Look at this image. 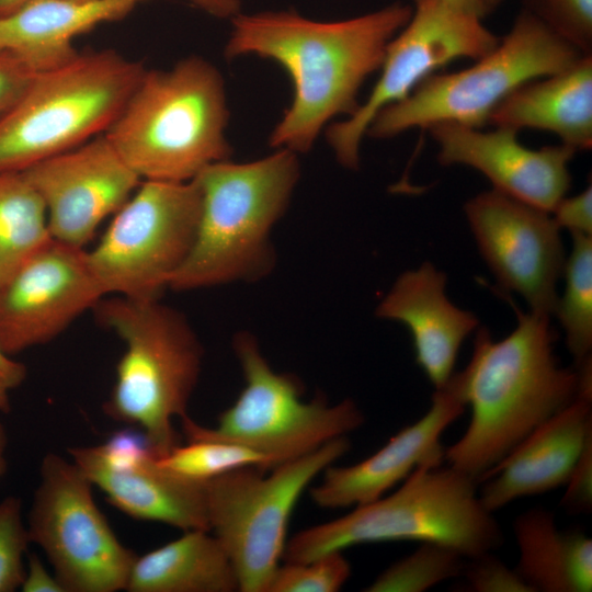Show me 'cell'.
<instances>
[{
	"mask_svg": "<svg viewBox=\"0 0 592 592\" xmlns=\"http://www.w3.org/2000/svg\"><path fill=\"white\" fill-rule=\"evenodd\" d=\"M411 14L412 5L394 3L329 22L292 11L235 15L225 57L272 59L293 82L292 103L270 134V146L307 152L329 121L350 116L361 87L380 68L389 42Z\"/></svg>",
	"mask_w": 592,
	"mask_h": 592,
	"instance_id": "cell-1",
	"label": "cell"
},
{
	"mask_svg": "<svg viewBox=\"0 0 592 592\" xmlns=\"http://www.w3.org/2000/svg\"><path fill=\"white\" fill-rule=\"evenodd\" d=\"M515 328L494 340L478 327L466 367L457 372L470 420L444 460L477 483L523 439L579 394L577 368L555 354L550 316L524 312L511 300Z\"/></svg>",
	"mask_w": 592,
	"mask_h": 592,
	"instance_id": "cell-2",
	"label": "cell"
},
{
	"mask_svg": "<svg viewBox=\"0 0 592 592\" xmlns=\"http://www.w3.org/2000/svg\"><path fill=\"white\" fill-rule=\"evenodd\" d=\"M224 79L200 56L145 69L104 136L144 181L187 182L230 159Z\"/></svg>",
	"mask_w": 592,
	"mask_h": 592,
	"instance_id": "cell-3",
	"label": "cell"
},
{
	"mask_svg": "<svg viewBox=\"0 0 592 592\" xmlns=\"http://www.w3.org/2000/svg\"><path fill=\"white\" fill-rule=\"evenodd\" d=\"M299 174L297 153L283 148L254 161L228 159L205 168L194 179L202 195L195 240L169 288L187 292L266 277L276 262L272 230Z\"/></svg>",
	"mask_w": 592,
	"mask_h": 592,
	"instance_id": "cell-4",
	"label": "cell"
},
{
	"mask_svg": "<svg viewBox=\"0 0 592 592\" xmlns=\"http://www.w3.org/2000/svg\"><path fill=\"white\" fill-rule=\"evenodd\" d=\"M92 310L125 345L103 413L143 431L157 457L168 454L179 445L173 421L187 415L202 372L204 349L195 330L160 298L110 295Z\"/></svg>",
	"mask_w": 592,
	"mask_h": 592,
	"instance_id": "cell-5",
	"label": "cell"
},
{
	"mask_svg": "<svg viewBox=\"0 0 592 592\" xmlns=\"http://www.w3.org/2000/svg\"><path fill=\"white\" fill-rule=\"evenodd\" d=\"M477 482L451 465H422L391 493L287 539L285 562H306L363 544L412 540L454 548L465 558L498 549L502 530Z\"/></svg>",
	"mask_w": 592,
	"mask_h": 592,
	"instance_id": "cell-6",
	"label": "cell"
},
{
	"mask_svg": "<svg viewBox=\"0 0 592 592\" xmlns=\"http://www.w3.org/2000/svg\"><path fill=\"white\" fill-rule=\"evenodd\" d=\"M145 69L116 50L102 49L37 71L0 116V172H22L103 135Z\"/></svg>",
	"mask_w": 592,
	"mask_h": 592,
	"instance_id": "cell-7",
	"label": "cell"
},
{
	"mask_svg": "<svg viewBox=\"0 0 592 592\" xmlns=\"http://www.w3.org/2000/svg\"><path fill=\"white\" fill-rule=\"evenodd\" d=\"M582 56L523 9L494 48L463 70L429 76L406 99L379 111L366 135L390 138L444 123L482 128L515 89L561 71Z\"/></svg>",
	"mask_w": 592,
	"mask_h": 592,
	"instance_id": "cell-8",
	"label": "cell"
},
{
	"mask_svg": "<svg viewBox=\"0 0 592 592\" xmlns=\"http://www.w3.org/2000/svg\"><path fill=\"white\" fill-rule=\"evenodd\" d=\"M232 349L244 387L213 428L196 423L189 414L180 419L187 441L239 444L266 456L273 468L346 436L364 423L362 411L351 399L334 405L322 397L304 401L300 382L291 374L276 373L252 333L237 332Z\"/></svg>",
	"mask_w": 592,
	"mask_h": 592,
	"instance_id": "cell-9",
	"label": "cell"
},
{
	"mask_svg": "<svg viewBox=\"0 0 592 592\" xmlns=\"http://www.w3.org/2000/svg\"><path fill=\"white\" fill-rule=\"evenodd\" d=\"M350 447L342 436L269 470L246 466L204 482L208 528L226 550L240 592L267 591L298 499Z\"/></svg>",
	"mask_w": 592,
	"mask_h": 592,
	"instance_id": "cell-10",
	"label": "cell"
},
{
	"mask_svg": "<svg viewBox=\"0 0 592 592\" xmlns=\"http://www.w3.org/2000/svg\"><path fill=\"white\" fill-rule=\"evenodd\" d=\"M202 206L195 180H144L86 251L105 296L159 299L187 259Z\"/></svg>",
	"mask_w": 592,
	"mask_h": 592,
	"instance_id": "cell-11",
	"label": "cell"
},
{
	"mask_svg": "<svg viewBox=\"0 0 592 592\" xmlns=\"http://www.w3.org/2000/svg\"><path fill=\"white\" fill-rule=\"evenodd\" d=\"M92 487L71 459L47 453L25 520L30 542L65 592L125 591L137 554L117 538Z\"/></svg>",
	"mask_w": 592,
	"mask_h": 592,
	"instance_id": "cell-12",
	"label": "cell"
},
{
	"mask_svg": "<svg viewBox=\"0 0 592 592\" xmlns=\"http://www.w3.org/2000/svg\"><path fill=\"white\" fill-rule=\"evenodd\" d=\"M499 39L482 25L481 18L454 9L444 0H413L412 14L389 42L380 76L365 102L349 118L327 129L338 162L357 170L362 139L379 111L406 99L445 65L482 57Z\"/></svg>",
	"mask_w": 592,
	"mask_h": 592,
	"instance_id": "cell-13",
	"label": "cell"
},
{
	"mask_svg": "<svg viewBox=\"0 0 592 592\" xmlns=\"http://www.w3.org/2000/svg\"><path fill=\"white\" fill-rule=\"evenodd\" d=\"M464 212L499 288L519 294L530 311L551 317L566 262L551 214L494 189L468 200Z\"/></svg>",
	"mask_w": 592,
	"mask_h": 592,
	"instance_id": "cell-14",
	"label": "cell"
},
{
	"mask_svg": "<svg viewBox=\"0 0 592 592\" xmlns=\"http://www.w3.org/2000/svg\"><path fill=\"white\" fill-rule=\"evenodd\" d=\"M86 250L52 239L0 287V348L46 344L103 298Z\"/></svg>",
	"mask_w": 592,
	"mask_h": 592,
	"instance_id": "cell-15",
	"label": "cell"
},
{
	"mask_svg": "<svg viewBox=\"0 0 592 592\" xmlns=\"http://www.w3.org/2000/svg\"><path fill=\"white\" fill-rule=\"evenodd\" d=\"M22 174L45 204L52 238L82 249L143 181L104 134L45 159Z\"/></svg>",
	"mask_w": 592,
	"mask_h": 592,
	"instance_id": "cell-16",
	"label": "cell"
},
{
	"mask_svg": "<svg viewBox=\"0 0 592 592\" xmlns=\"http://www.w3.org/2000/svg\"><path fill=\"white\" fill-rule=\"evenodd\" d=\"M428 129L439 146L441 164L470 167L492 189L548 213L571 185L568 166L577 151L567 145L531 149L519 141L517 130L501 126L486 132L444 123Z\"/></svg>",
	"mask_w": 592,
	"mask_h": 592,
	"instance_id": "cell-17",
	"label": "cell"
},
{
	"mask_svg": "<svg viewBox=\"0 0 592 592\" xmlns=\"http://www.w3.org/2000/svg\"><path fill=\"white\" fill-rule=\"evenodd\" d=\"M465 408L454 372L443 387L435 389L426 412L378 451L356 464L326 468L321 482L310 489L312 502L331 510L366 504L385 496L419 466L443 464L442 435Z\"/></svg>",
	"mask_w": 592,
	"mask_h": 592,
	"instance_id": "cell-18",
	"label": "cell"
},
{
	"mask_svg": "<svg viewBox=\"0 0 592 592\" xmlns=\"http://www.w3.org/2000/svg\"><path fill=\"white\" fill-rule=\"evenodd\" d=\"M592 436V398L578 396L523 439L482 479L478 491L491 513L530 496L565 487Z\"/></svg>",
	"mask_w": 592,
	"mask_h": 592,
	"instance_id": "cell-19",
	"label": "cell"
},
{
	"mask_svg": "<svg viewBox=\"0 0 592 592\" xmlns=\"http://www.w3.org/2000/svg\"><path fill=\"white\" fill-rule=\"evenodd\" d=\"M446 283L443 271L423 262L396 278L375 311L409 329L415 361L435 389L448 382L463 342L479 327L474 312L449 300Z\"/></svg>",
	"mask_w": 592,
	"mask_h": 592,
	"instance_id": "cell-20",
	"label": "cell"
},
{
	"mask_svg": "<svg viewBox=\"0 0 592 592\" xmlns=\"http://www.w3.org/2000/svg\"><path fill=\"white\" fill-rule=\"evenodd\" d=\"M68 454L109 503L126 515L183 532L209 531L204 482L164 469L156 455L116 469L101 459L95 445L69 447Z\"/></svg>",
	"mask_w": 592,
	"mask_h": 592,
	"instance_id": "cell-21",
	"label": "cell"
},
{
	"mask_svg": "<svg viewBox=\"0 0 592 592\" xmlns=\"http://www.w3.org/2000/svg\"><path fill=\"white\" fill-rule=\"evenodd\" d=\"M147 0H32L0 15V52L36 71L61 65L78 52L72 41L104 22L126 18Z\"/></svg>",
	"mask_w": 592,
	"mask_h": 592,
	"instance_id": "cell-22",
	"label": "cell"
},
{
	"mask_svg": "<svg viewBox=\"0 0 592 592\" xmlns=\"http://www.w3.org/2000/svg\"><path fill=\"white\" fill-rule=\"evenodd\" d=\"M488 124L540 129L561 144L588 150L592 146V56L568 68L531 80L511 92L492 111Z\"/></svg>",
	"mask_w": 592,
	"mask_h": 592,
	"instance_id": "cell-23",
	"label": "cell"
},
{
	"mask_svg": "<svg viewBox=\"0 0 592 592\" xmlns=\"http://www.w3.org/2000/svg\"><path fill=\"white\" fill-rule=\"evenodd\" d=\"M514 568L532 592H590L592 540L580 530L561 531L554 514L533 508L516 516Z\"/></svg>",
	"mask_w": 592,
	"mask_h": 592,
	"instance_id": "cell-24",
	"label": "cell"
},
{
	"mask_svg": "<svg viewBox=\"0 0 592 592\" xmlns=\"http://www.w3.org/2000/svg\"><path fill=\"white\" fill-rule=\"evenodd\" d=\"M127 592H236L232 563L213 533L185 531L182 536L137 555Z\"/></svg>",
	"mask_w": 592,
	"mask_h": 592,
	"instance_id": "cell-25",
	"label": "cell"
},
{
	"mask_svg": "<svg viewBox=\"0 0 592 592\" xmlns=\"http://www.w3.org/2000/svg\"><path fill=\"white\" fill-rule=\"evenodd\" d=\"M52 239L37 191L22 172H0V287Z\"/></svg>",
	"mask_w": 592,
	"mask_h": 592,
	"instance_id": "cell-26",
	"label": "cell"
},
{
	"mask_svg": "<svg viewBox=\"0 0 592 592\" xmlns=\"http://www.w3.org/2000/svg\"><path fill=\"white\" fill-rule=\"evenodd\" d=\"M571 236L572 248L562 272L565 288L553 316L557 317L567 349L578 365L591 357L592 349V236Z\"/></svg>",
	"mask_w": 592,
	"mask_h": 592,
	"instance_id": "cell-27",
	"label": "cell"
},
{
	"mask_svg": "<svg viewBox=\"0 0 592 592\" xmlns=\"http://www.w3.org/2000/svg\"><path fill=\"white\" fill-rule=\"evenodd\" d=\"M465 557L452 547L421 543L410 555L394 562L363 591L423 592L462 576Z\"/></svg>",
	"mask_w": 592,
	"mask_h": 592,
	"instance_id": "cell-28",
	"label": "cell"
},
{
	"mask_svg": "<svg viewBox=\"0 0 592 592\" xmlns=\"http://www.w3.org/2000/svg\"><path fill=\"white\" fill-rule=\"evenodd\" d=\"M157 460L164 469L196 482L246 466L271 469L266 456L239 444L214 440L187 441L186 445H177Z\"/></svg>",
	"mask_w": 592,
	"mask_h": 592,
	"instance_id": "cell-29",
	"label": "cell"
},
{
	"mask_svg": "<svg viewBox=\"0 0 592 592\" xmlns=\"http://www.w3.org/2000/svg\"><path fill=\"white\" fill-rule=\"evenodd\" d=\"M351 576L342 551H331L306 562H285L275 570L266 592H335Z\"/></svg>",
	"mask_w": 592,
	"mask_h": 592,
	"instance_id": "cell-30",
	"label": "cell"
},
{
	"mask_svg": "<svg viewBox=\"0 0 592 592\" xmlns=\"http://www.w3.org/2000/svg\"><path fill=\"white\" fill-rule=\"evenodd\" d=\"M30 542L23 503L16 496L0 501V592H14L24 579Z\"/></svg>",
	"mask_w": 592,
	"mask_h": 592,
	"instance_id": "cell-31",
	"label": "cell"
},
{
	"mask_svg": "<svg viewBox=\"0 0 592 592\" xmlns=\"http://www.w3.org/2000/svg\"><path fill=\"white\" fill-rule=\"evenodd\" d=\"M524 9L583 55L592 52V0H523Z\"/></svg>",
	"mask_w": 592,
	"mask_h": 592,
	"instance_id": "cell-32",
	"label": "cell"
},
{
	"mask_svg": "<svg viewBox=\"0 0 592 592\" xmlns=\"http://www.w3.org/2000/svg\"><path fill=\"white\" fill-rule=\"evenodd\" d=\"M493 551L467 558L460 577L474 592H532L515 569H510Z\"/></svg>",
	"mask_w": 592,
	"mask_h": 592,
	"instance_id": "cell-33",
	"label": "cell"
},
{
	"mask_svg": "<svg viewBox=\"0 0 592 592\" xmlns=\"http://www.w3.org/2000/svg\"><path fill=\"white\" fill-rule=\"evenodd\" d=\"M565 487L560 505L568 513H589L592 509V436L588 439Z\"/></svg>",
	"mask_w": 592,
	"mask_h": 592,
	"instance_id": "cell-34",
	"label": "cell"
},
{
	"mask_svg": "<svg viewBox=\"0 0 592 592\" xmlns=\"http://www.w3.org/2000/svg\"><path fill=\"white\" fill-rule=\"evenodd\" d=\"M550 214L560 229H566L571 235L592 236L591 184L579 194L561 198Z\"/></svg>",
	"mask_w": 592,
	"mask_h": 592,
	"instance_id": "cell-35",
	"label": "cell"
},
{
	"mask_svg": "<svg viewBox=\"0 0 592 592\" xmlns=\"http://www.w3.org/2000/svg\"><path fill=\"white\" fill-rule=\"evenodd\" d=\"M36 70L8 52H0V116L23 94Z\"/></svg>",
	"mask_w": 592,
	"mask_h": 592,
	"instance_id": "cell-36",
	"label": "cell"
},
{
	"mask_svg": "<svg viewBox=\"0 0 592 592\" xmlns=\"http://www.w3.org/2000/svg\"><path fill=\"white\" fill-rule=\"evenodd\" d=\"M26 376V366L0 348V412L10 411L11 394L24 383Z\"/></svg>",
	"mask_w": 592,
	"mask_h": 592,
	"instance_id": "cell-37",
	"label": "cell"
},
{
	"mask_svg": "<svg viewBox=\"0 0 592 592\" xmlns=\"http://www.w3.org/2000/svg\"><path fill=\"white\" fill-rule=\"evenodd\" d=\"M20 589L23 592H65L54 572H49L35 554L27 556L25 574Z\"/></svg>",
	"mask_w": 592,
	"mask_h": 592,
	"instance_id": "cell-38",
	"label": "cell"
},
{
	"mask_svg": "<svg viewBox=\"0 0 592 592\" xmlns=\"http://www.w3.org/2000/svg\"><path fill=\"white\" fill-rule=\"evenodd\" d=\"M217 18H234L240 11L239 0H184Z\"/></svg>",
	"mask_w": 592,
	"mask_h": 592,
	"instance_id": "cell-39",
	"label": "cell"
},
{
	"mask_svg": "<svg viewBox=\"0 0 592 592\" xmlns=\"http://www.w3.org/2000/svg\"><path fill=\"white\" fill-rule=\"evenodd\" d=\"M8 431L5 425L0 421V481L4 477L8 469Z\"/></svg>",
	"mask_w": 592,
	"mask_h": 592,
	"instance_id": "cell-40",
	"label": "cell"
},
{
	"mask_svg": "<svg viewBox=\"0 0 592 592\" xmlns=\"http://www.w3.org/2000/svg\"><path fill=\"white\" fill-rule=\"evenodd\" d=\"M444 2L454 9L477 15L482 19L478 0H444Z\"/></svg>",
	"mask_w": 592,
	"mask_h": 592,
	"instance_id": "cell-41",
	"label": "cell"
},
{
	"mask_svg": "<svg viewBox=\"0 0 592 592\" xmlns=\"http://www.w3.org/2000/svg\"><path fill=\"white\" fill-rule=\"evenodd\" d=\"M32 0H0V15L9 14Z\"/></svg>",
	"mask_w": 592,
	"mask_h": 592,
	"instance_id": "cell-42",
	"label": "cell"
},
{
	"mask_svg": "<svg viewBox=\"0 0 592 592\" xmlns=\"http://www.w3.org/2000/svg\"><path fill=\"white\" fill-rule=\"evenodd\" d=\"M481 15L485 16L486 14L493 11L503 0H478Z\"/></svg>",
	"mask_w": 592,
	"mask_h": 592,
	"instance_id": "cell-43",
	"label": "cell"
},
{
	"mask_svg": "<svg viewBox=\"0 0 592 592\" xmlns=\"http://www.w3.org/2000/svg\"><path fill=\"white\" fill-rule=\"evenodd\" d=\"M78 1H84V0H78Z\"/></svg>",
	"mask_w": 592,
	"mask_h": 592,
	"instance_id": "cell-44",
	"label": "cell"
}]
</instances>
